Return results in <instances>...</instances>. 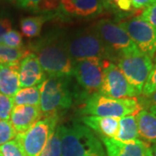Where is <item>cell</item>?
<instances>
[{"mask_svg":"<svg viewBox=\"0 0 156 156\" xmlns=\"http://www.w3.org/2000/svg\"><path fill=\"white\" fill-rule=\"evenodd\" d=\"M46 75L35 53H29L19 63L20 88L37 86L45 81Z\"/></svg>","mask_w":156,"mask_h":156,"instance_id":"obj_13","label":"cell"},{"mask_svg":"<svg viewBox=\"0 0 156 156\" xmlns=\"http://www.w3.org/2000/svg\"><path fill=\"white\" fill-rule=\"evenodd\" d=\"M19 89V64L0 63V93L14 97Z\"/></svg>","mask_w":156,"mask_h":156,"instance_id":"obj_16","label":"cell"},{"mask_svg":"<svg viewBox=\"0 0 156 156\" xmlns=\"http://www.w3.org/2000/svg\"><path fill=\"white\" fill-rule=\"evenodd\" d=\"M11 30V21L7 18H1L0 19V44H2V40H3L4 36Z\"/></svg>","mask_w":156,"mask_h":156,"instance_id":"obj_34","label":"cell"},{"mask_svg":"<svg viewBox=\"0 0 156 156\" xmlns=\"http://www.w3.org/2000/svg\"><path fill=\"white\" fill-rule=\"evenodd\" d=\"M142 109L138 98L113 99L98 93L88 95L81 108V111L84 115L119 119L130 115H136Z\"/></svg>","mask_w":156,"mask_h":156,"instance_id":"obj_4","label":"cell"},{"mask_svg":"<svg viewBox=\"0 0 156 156\" xmlns=\"http://www.w3.org/2000/svg\"><path fill=\"white\" fill-rule=\"evenodd\" d=\"M131 2L134 8L141 9V8H146L147 6L155 3L156 0H131Z\"/></svg>","mask_w":156,"mask_h":156,"instance_id":"obj_35","label":"cell"},{"mask_svg":"<svg viewBox=\"0 0 156 156\" xmlns=\"http://www.w3.org/2000/svg\"><path fill=\"white\" fill-rule=\"evenodd\" d=\"M101 95L113 99H132L139 95L130 85L116 64L108 61L103 69Z\"/></svg>","mask_w":156,"mask_h":156,"instance_id":"obj_8","label":"cell"},{"mask_svg":"<svg viewBox=\"0 0 156 156\" xmlns=\"http://www.w3.org/2000/svg\"><path fill=\"white\" fill-rule=\"evenodd\" d=\"M109 49L94 32H84L71 39L67 48L68 54L76 61L92 57L104 59L108 56Z\"/></svg>","mask_w":156,"mask_h":156,"instance_id":"obj_10","label":"cell"},{"mask_svg":"<svg viewBox=\"0 0 156 156\" xmlns=\"http://www.w3.org/2000/svg\"><path fill=\"white\" fill-rule=\"evenodd\" d=\"M148 110L152 112V113H154V114H155V115H156V107H153V108H148Z\"/></svg>","mask_w":156,"mask_h":156,"instance_id":"obj_38","label":"cell"},{"mask_svg":"<svg viewBox=\"0 0 156 156\" xmlns=\"http://www.w3.org/2000/svg\"><path fill=\"white\" fill-rule=\"evenodd\" d=\"M8 1L23 9H28L30 11H38L40 4L42 3L43 0H8Z\"/></svg>","mask_w":156,"mask_h":156,"instance_id":"obj_30","label":"cell"},{"mask_svg":"<svg viewBox=\"0 0 156 156\" xmlns=\"http://www.w3.org/2000/svg\"><path fill=\"white\" fill-rule=\"evenodd\" d=\"M29 53H30V50L23 47L14 49L0 44V63L19 64L23 58Z\"/></svg>","mask_w":156,"mask_h":156,"instance_id":"obj_22","label":"cell"},{"mask_svg":"<svg viewBox=\"0 0 156 156\" xmlns=\"http://www.w3.org/2000/svg\"><path fill=\"white\" fill-rule=\"evenodd\" d=\"M102 5L105 7H110V4H111V0H101Z\"/></svg>","mask_w":156,"mask_h":156,"instance_id":"obj_36","label":"cell"},{"mask_svg":"<svg viewBox=\"0 0 156 156\" xmlns=\"http://www.w3.org/2000/svg\"><path fill=\"white\" fill-rule=\"evenodd\" d=\"M107 156H153L151 147L143 140L122 142L113 138L101 136Z\"/></svg>","mask_w":156,"mask_h":156,"instance_id":"obj_12","label":"cell"},{"mask_svg":"<svg viewBox=\"0 0 156 156\" xmlns=\"http://www.w3.org/2000/svg\"><path fill=\"white\" fill-rule=\"evenodd\" d=\"M108 61L99 57H92L76 61L75 63L73 75L87 95L99 93L102 83L103 69Z\"/></svg>","mask_w":156,"mask_h":156,"instance_id":"obj_7","label":"cell"},{"mask_svg":"<svg viewBox=\"0 0 156 156\" xmlns=\"http://www.w3.org/2000/svg\"><path fill=\"white\" fill-rule=\"evenodd\" d=\"M2 44L6 45L11 48H14V49L22 48V35L17 30H11L4 36L3 40H2Z\"/></svg>","mask_w":156,"mask_h":156,"instance_id":"obj_27","label":"cell"},{"mask_svg":"<svg viewBox=\"0 0 156 156\" xmlns=\"http://www.w3.org/2000/svg\"><path fill=\"white\" fill-rule=\"evenodd\" d=\"M114 139L122 142H131L139 140L136 115H130L120 118L119 130Z\"/></svg>","mask_w":156,"mask_h":156,"instance_id":"obj_18","label":"cell"},{"mask_svg":"<svg viewBox=\"0 0 156 156\" xmlns=\"http://www.w3.org/2000/svg\"><path fill=\"white\" fill-rule=\"evenodd\" d=\"M139 138L147 143L156 144V115L142 109L136 115Z\"/></svg>","mask_w":156,"mask_h":156,"instance_id":"obj_17","label":"cell"},{"mask_svg":"<svg viewBox=\"0 0 156 156\" xmlns=\"http://www.w3.org/2000/svg\"><path fill=\"white\" fill-rule=\"evenodd\" d=\"M0 156H3V155H2V154H0Z\"/></svg>","mask_w":156,"mask_h":156,"instance_id":"obj_40","label":"cell"},{"mask_svg":"<svg viewBox=\"0 0 156 156\" xmlns=\"http://www.w3.org/2000/svg\"><path fill=\"white\" fill-rule=\"evenodd\" d=\"M110 7L123 12H128L134 9L131 0H111Z\"/></svg>","mask_w":156,"mask_h":156,"instance_id":"obj_31","label":"cell"},{"mask_svg":"<svg viewBox=\"0 0 156 156\" xmlns=\"http://www.w3.org/2000/svg\"><path fill=\"white\" fill-rule=\"evenodd\" d=\"M119 118L101 117L96 115H85L81 121L86 127L93 129L101 136L115 138L119 130Z\"/></svg>","mask_w":156,"mask_h":156,"instance_id":"obj_15","label":"cell"},{"mask_svg":"<svg viewBox=\"0 0 156 156\" xmlns=\"http://www.w3.org/2000/svg\"><path fill=\"white\" fill-rule=\"evenodd\" d=\"M17 133L9 121H0V146L16 138Z\"/></svg>","mask_w":156,"mask_h":156,"instance_id":"obj_24","label":"cell"},{"mask_svg":"<svg viewBox=\"0 0 156 156\" xmlns=\"http://www.w3.org/2000/svg\"><path fill=\"white\" fill-rule=\"evenodd\" d=\"M39 156H62L61 137L58 128H56L55 133L49 140L47 145Z\"/></svg>","mask_w":156,"mask_h":156,"instance_id":"obj_23","label":"cell"},{"mask_svg":"<svg viewBox=\"0 0 156 156\" xmlns=\"http://www.w3.org/2000/svg\"><path fill=\"white\" fill-rule=\"evenodd\" d=\"M101 0H79L73 9L72 16L78 17H92L102 11Z\"/></svg>","mask_w":156,"mask_h":156,"instance_id":"obj_20","label":"cell"},{"mask_svg":"<svg viewBox=\"0 0 156 156\" xmlns=\"http://www.w3.org/2000/svg\"><path fill=\"white\" fill-rule=\"evenodd\" d=\"M32 50L43 70L50 76H69L73 75L72 58L58 43L52 39L39 41L33 45Z\"/></svg>","mask_w":156,"mask_h":156,"instance_id":"obj_2","label":"cell"},{"mask_svg":"<svg viewBox=\"0 0 156 156\" xmlns=\"http://www.w3.org/2000/svg\"><path fill=\"white\" fill-rule=\"evenodd\" d=\"M151 150H152V154H153V156H156V144H154V145L151 147Z\"/></svg>","mask_w":156,"mask_h":156,"instance_id":"obj_37","label":"cell"},{"mask_svg":"<svg viewBox=\"0 0 156 156\" xmlns=\"http://www.w3.org/2000/svg\"><path fill=\"white\" fill-rule=\"evenodd\" d=\"M156 92V64H154L153 69L151 70L148 77L141 91L142 97H148Z\"/></svg>","mask_w":156,"mask_h":156,"instance_id":"obj_28","label":"cell"},{"mask_svg":"<svg viewBox=\"0 0 156 156\" xmlns=\"http://www.w3.org/2000/svg\"><path fill=\"white\" fill-rule=\"evenodd\" d=\"M140 106L146 108H150L153 107H156V92L151 95L148 97H142L140 99H138Z\"/></svg>","mask_w":156,"mask_h":156,"instance_id":"obj_33","label":"cell"},{"mask_svg":"<svg viewBox=\"0 0 156 156\" xmlns=\"http://www.w3.org/2000/svg\"><path fill=\"white\" fill-rule=\"evenodd\" d=\"M11 123L17 134H23L43 118L39 106H14L11 114Z\"/></svg>","mask_w":156,"mask_h":156,"instance_id":"obj_14","label":"cell"},{"mask_svg":"<svg viewBox=\"0 0 156 156\" xmlns=\"http://www.w3.org/2000/svg\"><path fill=\"white\" fill-rule=\"evenodd\" d=\"M77 1L79 0H61L60 7H61L62 12L66 15L72 16L74 5Z\"/></svg>","mask_w":156,"mask_h":156,"instance_id":"obj_32","label":"cell"},{"mask_svg":"<svg viewBox=\"0 0 156 156\" xmlns=\"http://www.w3.org/2000/svg\"><path fill=\"white\" fill-rule=\"evenodd\" d=\"M117 66L140 96L154 67L153 60L137 49L118 55Z\"/></svg>","mask_w":156,"mask_h":156,"instance_id":"obj_6","label":"cell"},{"mask_svg":"<svg viewBox=\"0 0 156 156\" xmlns=\"http://www.w3.org/2000/svg\"><path fill=\"white\" fill-rule=\"evenodd\" d=\"M42 84L29 88H21L13 97V103L15 106H39Z\"/></svg>","mask_w":156,"mask_h":156,"instance_id":"obj_19","label":"cell"},{"mask_svg":"<svg viewBox=\"0 0 156 156\" xmlns=\"http://www.w3.org/2000/svg\"><path fill=\"white\" fill-rule=\"evenodd\" d=\"M62 144V156H107L99 138L90 128L79 123L57 127Z\"/></svg>","mask_w":156,"mask_h":156,"instance_id":"obj_1","label":"cell"},{"mask_svg":"<svg viewBox=\"0 0 156 156\" xmlns=\"http://www.w3.org/2000/svg\"><path fill=\"white\" fill-rule=\"evenodd\" d=\"M13 107V97L0 93V121H9Z\"/></svg>","mask_w":156,"mask_h":156,"instance_id":"obj_25","label":"cell"},{"mask_svg":"<svg viewBox=\"0 0 156 156\" xmlns=\"http://www.w3.org/2000/svg\"><path fill=\"white\" fill-rule=\"evenodd\" d=\"M0 154L3 156H25L22 147L16 140H12L0 146Z\"/></svg>","mask_w":156,"mask_h":156,"instance_id":"obj_26","label":"cell"},{"mask_svg":"<svg viewBox=\"0 0 156 156\" xmlns=\"http://www.w3.org/2000/svg\"><path fill=\"white\" fill-rule=\"evenodd\" d=\"M45 21L46 17L44 16H35L22 18L20 21V29L23 35L29 38L38 37Z\"/></svg>","mask_w":156,"mask_h":156,"instance_id":"obj_21","label":"cell"},{"mask_svg":"<svg viewBox=\"0 0 156 156\" xmlns=\"http://www.w3.org/2000/svg\"><path fill=\"white\" fill-rule=\"evenodd\" d=\"M139 17L156 29V2L144 8Z\"/></svg>","mask_w":156,"mask_h":156,"instance_id":"obj_29","label":"cell"},{"mask_svg":"<svg viewBox=\"0 0 156 156\" xmlns=\"http://www.w3.org/2000/svg\"><path fill=\"white\" fill-rule=\"evenodd\" d=\"M69 76H50L42 84L39 108L42 116L57 115L72 105V91L69 87Z\"/></svg>","mask_w":156,"mask_h":156,"instance_id":"obj_3","label":"cell"},{"mask_svg":"<svg viewBox=\"0 0 156 156\" xmlns=\"http://www.w3.org/2000/svg\"><path fill=\"white\" fill-rule=\"evenodd\" d=\"M58 115H49L38 120L23 134H17L16 140L25 156H39L55 133Z\"/></svg>","mask_w":156,"mask_h":156,"instance_id":"obj_5","label":"cell"},{"mask_svg":"<svg viewBox=\"0 0 156 156\" xmlns=\"http://www.w3.org/2000/svg\"><path fill=\"white\" fill-rule=\"evenodd\" d=\"M95 32L109 50L117 52L118 55L138 49L119 23L111 20L99 21L95 24Z\"/></svg>","mask_w":156,"mask_h":156,"instance_id":"obj_11","label":"cell"},{"mask_svg":"<svg viewBox=\"0 0 156 156\" xmlns=\"http://www.w3.org/2000/svg\"><path fill=\"white\" fill-rule=\"evenodd\" d=\"M119 25L128 33L138 50L152 59L156 51V29L140 17L119 23Z\"/></svg>","mask_w":156,"mask_h":156,"instance_id":"obj_9","label":"cell"},{"mask_svg":"<svg viewBox=\"0 0 156 156\" xmlns=\"http://www.w3.org/2000/svg\"><path fill=\"white\" fill-rule=\"evenodd\" d=\"M152 60H153L154 64H156V51L155 53H154V56H153V58H152Z\"/></svg>","mask_w":156,"mask_h":156,"instance_id":"obj_39","label":"cell"}]
</instances>
